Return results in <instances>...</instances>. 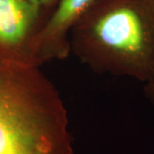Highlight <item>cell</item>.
I'll use <instances>...</instances> for the list:
<instances>
[{"label":"cell","mask_w":154,"mask_h":154,"mask_svg":"<svg viewBox=\"0 0 154 154\" xmlns=\"http://www.w3.org/2000/svg\"><path fill=\"white\" fill-rule=\"evenodd\" d=\"M33 5L38 8L43 13L46 20L48 19L51 12L55 9V7L59 2V0H28Z\"/></svg>","instance_id":"5b68a950"},{"label":"cell","mask_w":154,"mask_h":154,"mask_svg":"<svg viewBox=\"0 0 154 154\" xmlns=\"http://www.w3.org/2000/svg\"><path fill=\"white\" fill-rule=\"evenodd\" d=\"M45 22L28 0H0V62L35 66L33 41Z\"/></svg>","instance_id":"3957f363"},{"label":"cell","mask_w":154,"mask_h":154,"mask_svg":"<svg viewBox=\"0 0 154 154\" xmlns=\"http://www.w3.org/2000/svg\"><path fill=\"white\" fill-rule=\"evenodd\" d=\"M60 94L39 67L0 62V154H74Z\"/></svg>","instance_id":"7a4b0ae2"},{"label":"cell","mask_w":154,"mask_h":154,"mask_svg":"<svg viewBox=\"0 0 154 154\" xmlns=\"http://www.w3.org/2000/svg\"><path fill=\"white\" fill-rule=\"evenodd\" d=\"M96 0H59L33 44L35 66L63 60L70 54L69 33Z\"/></svg>","instance_id":"277c9868"},{"label":"cell","mask_w":154,"mask_h":154,"mask_svg":"<svg viewBox=\"0 0 154 154\" xmlns=\"http://www.w3.org/2000/svg\"><path fill=\"white\" fill-rule=\"evenodd\" d=\"M70 53L98 74L154 79V0H96L69 33Z\"/></svg>","instance_id":"6da1fadb"},{"label":"cell","mask_w":154,"mask_h":154,"mask_svg":"<svg viewBox=\"0 0 154 154\" xmlns=\"http://www.w3.org/2000/svg\"><path fill=\"white\" fill-rule=\"evenodd\" d=\"M144 94L149 101L154 106V79L151 82L145 83L144 86Z\"/></svg>","instance_id":"8992f818"}]
</instances>
